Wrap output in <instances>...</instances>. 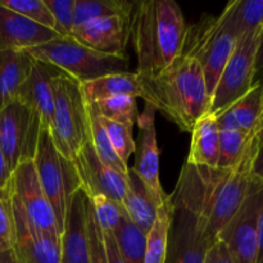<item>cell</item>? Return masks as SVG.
<instances>
[{
  "label": "cell",
  "instance_id": "obj_19",
  "mask_svg": "<svg viewBox=\"0 0 263 263\" xmlns=\"http://www.w3.org/2000/svg\"><path fill=\"white\" fill-rule=\"evenodd\" d=\"M220 130L254 133L263 120V84L257 82L243 98L223 110L217 117Z\"/></svg>",
  "mask_w": 263,
  "mask_h": 263
},
{
  "label": "cell",
  "instance_id": "obj_14",
  "mask_svg": "<svg viewBox=\"0 0 263 263\" xmlns=\"http://www.w3.org/2000/svg\"><path fill=\"white\" fill-rule=\"evenodd\" d=\"M130 33V15H110L74 26L71 37L92 50L123 55Z\"/></svg>",
  "mask_w": 263,
  "mask_h": 263
},
{
  "label": "cell",
  "instance_id": "obj_37",
  "mask_svg": "<svg viewBox=\"0 0 263 263\" xmlns=\"http://www.w3.org/2000/svg\"><path fill=\"white\" fill-rule=\"evenodd\" d=\"M204 263H234V261L223 243L216 240L208 249Z\"/></svg>",
  "mask_w": 263,
  "mask_h": 263
},
{
  "label": "cell",
  "instance_id": "obj_27",
  "mask_svg": "<svg viewBox=\"0 0 263 263\" xmlns=\"http://www.w3.org/2000/svg\"><path fill=\"white\" fill-rule=\"evenodd\" d=\"M133 3L127 0H74L73 23L82 25L110 15H130Z\"/></svg>",
  "mask_w": 263,
  "mask_h": 263
},
{
  "label": "cell",
  "instance_id": "obj_20",
  "mask_svg": "<svg viewBox=\"0 0 263 263\" xmlns=\"http://www.w3.org/2000/svg\"><path fill=\"white\" fill-rule=\"evenodd\" d=\"M189 156L186 163L204 168H217L220 153V128L217 118L205 113L192 130Z\"/></svg>",
  "mask_w": 263,
  "mask_h": 263
},
{
  "label": "cell",
  "instance_id": "obj_24",
  "mask_svg": "<svg viewBox=\"0 0 263 263\" xmlns=\"http://www.w3.org/2000/svg\"><path fill=\"white\" fill-rule=\"evenodd\" d=\"M218 18L238 39L258 32L263 26V0H234Z\"/></svg>",
  "mask_w": 263,
  "mask_h": 263
},
{
  "label": "cell",
  "instance_id": "obj_8",
  "mask_svg": "<svg viewBox=\"0 0 263 263\" xmlns=\"http://www.w3.org/2000/svg\"><path fill=\"white\" fill-rule=\"evenodd\" d=\"M14 222L50 235H62L55 213L46 198L33 161L21 163L12 172L9 182Z\"/></svg>",
  "mask_w": 263,
  "mask_h": 263
},
{
  "label": "cell",
  "instance_id": "obj_32",
  "mask_svg": "<svg viewBox=\"0 0 263 263\" xmlns=\"http://www.w3.org/2000/svg\"><path fill=\"white\" fill-rule=\"evenodd\" d=\"M100 120L118 158L122 161L123 164L128 166V158L131 154L135 153V140L133 136L134 125L115 122V121L102 117Z\"/></svg>",
  "mask_w": 263,
  "mask_h": 263
},
{
  "label": "cell",
  "instance_id": "obj_1",
  "mask_svg": "<svg viewBox=\"0 0 263 263\" xmlns=\"http://www.w3.org/2000/svg\"><path fill=\"white\" fill-rule=\"evenodd\" d=\"M174 0H138L130 13V40L138 59L136 73L153 76L180 57L187 32Z\"/></svg>",
  "mask_w": 263,
  "mask_h": 263
},
{
  "label": "cell",
  "instance_id": "obj_29",
  "mask_svg": "<svg viewBox=\"0 0 263 263\" xmlns=\"http://www.w3.org/2000/svg\"><path fill=\"white\" fill-rule=\"evenodd\" d=\"M258 131V130H257ZM257 131L246 133L239 130H220V153L217 168H234L241 161Z\"/></svg>",
  "mask_w": 263,
  "mask_h": 263
},
{
  "label": "cell",
  "instance_id": "obj_39",
  "mask_svg": "<svg viewBox=\"0 0 263 263\" xmlns=\"http://www.w3.org/2000/svg\"><path fill=\"white\" fill-rule=\"evenodd\" d=\"M253 175L263 181V120L257 131V149L253 162Z\"/></svg>",
  "mask_w": 263,
  "mask_h": 263
},
{
  "label": "cell",
  "instance_id": "obj_16",
  "mask_svg": "<svg viewBox=\"0 0 263 263\" xmlns=\"http://www.w3.org/2000/svg\"><path fill=\"white\" fill-rule=\"evenodd\" d=\"M61 36L0 5V51L27 50Z\"/></svg>",
  "mask_w": 263,
  "mask_h": 263
},
{
  "label": "cell",
  "instance_id": "obj_35",
  "mask_svg": "<svg viewBox=\"0 0 263 263\" xmlns=\"http://www.w3.org/2000/svg\"><path fill=\"white\" fill-rule=\"evenodd\" d=\"M14 246V217L9 189L0 192V249H13Z\"/></svg>",
  "mask_w": 263,
  "mask_h": 263
},
{
  "label": "cell",
  "instance_id": "obj_38",
  "mask_svg": "<svg viewBox=\"0 0 263 263\" xmlns=\"http://www.w3.org/2000/svg\"><path fill=\"white\" fill-rule=\"evenodd\" d=\"M103 239H104V247H105V254H107L108 263H125L121 256L118 247L116 244L115 238H113L112 233L108 231H102Z\"/></svg>",
  "mask_w": 263,
  "mask_h": 263
},
{
  "label": "cell",
  "instance_id": "obj_40",
  "mask_svg": "<svg viewBox=\"0 0 263 263\" xmlns=\"http://www.w3.org/2000/svg\"><path fill=\"white\" fill-rule=\"evenodd\" d=\"M257 82L263 84V26L259 31L256 61H254V84H257Z\"/></svg>",
  "mask_w": 263,
  "mask_h": 263
},
{
  "label": "cell",
  "instance_id": "obj_36",
  "mask_svg": "<svg viewBox=\"0 0 263 263\" xmlns=\"http://www.w3.org/2000/svg\"><path fill=\"white\" fill-rule=\"evenodd\" d=\"M87 231H89V244H90V257L91 263H108L107 254H105L104 239H103L102 230L98 225L94 217L91 203H87Z\"/></svg>",
  "mask_w": 263,
  "mask_h": 263
},
{
  "label": "cell",
  "instance_id": "obj_41",
  "mask_svg": "<svg viewBox=\"0 0 263 263\" xmlns=\"http://www.w3.org/2000/svg\"><path fill=\"white\" fill-rule=\"evenodd\" d=\"M10 177H12V171L8 167L4 154L0 149V192H5L9 189Z\"/></svg>",
  "mask_w": 263,
  "mask_h": 263
},
{
  "label": "cell",
  "instance_id": "obj_22",
  "mask_svg": "<svg viewBox=\"0 0 263 263\" xmlns=\"http://www.w3.org/2000/svg\"><path fill=\"white\" fill-rule=\"evenodd\" d=\"M80 89L82 98L87 104L121 95L134 97L136 99L144 98L140 77L136 72L107 74L91 81L81 82Z\"/></svg>",
  "mask_w": 263,
  "mask_h": 263
},
{
  "label": "cell",
  "instance_id": "obj_13",
  "mask_svg": "<svg viewBox=\"0 0 263 263\" xmlns=\"http://www.w3.org/2000/svg\"><path fill=\"white\" fill-rule=\"evenodd\" d=\"M81 190L87 198L104 195L122 204L127 190V176L105 166L87 141L73 159ZM128 175V174H127Z\"/></svg>",
  "mask_w": 263,
  "mask_h": 263
},
{
  "label": "cell",
  "instance_id": "obj_6",
  "mask_svg": "<svg viewBox=\"0 0 263 263\" xmlns=\"http://www.w3.org/2000/svg\"><path fill=\"white\" fill-rule=\"evenodd\" d=\"M33 164L41 187L53 207L57 222L63 233L67 211L72 198L81 190V184L73 161L57 149L50 131L45 126L41 127Z\"/></svg>",
  "mask_w": 263,
  "mask_h": 263
},
{
  "label": "cell",
  "instance_id": "obj_3",
  "mask_svg": "<svg viewBox=\"0 0 263 263\" xmlns=\"http://www.w3.org/2000/svg\"><path fill=\"white\" fill-rule=\"evenodd\" d=\"M171 197V228L164 263H204L212 241L198 208L194 184L186 166Z\"/></svg>",
  "mask_w": 263,
  "mask_h": 263
},
{
  "label": "cell",
  "instance_id": "obj_4",
  "mask_svg": "<svg viewBox=\"0 0 263 263\" xmlns=\"http://www.w3.org/2000/svg\"><path fill=\"white\" fill-rule=\"evenodd\" d=\"M33 59L55 67L81 82L113 73L130 72L127 54L113 55L92 50L72 37H58L43 45L27 49Z\"/></svg>",
  "mask_w": 263,
  "mask_h": 263
},
{
  "label": "cell",
  "instance_id": "obj_5",
  "mask_svg": "<svg viewBox=\"0 0 263 263\" xmlns=\"http://www.w3.org/2000/svg\"><path fill=\"white\" fill-rule=\"evenodd\" d=\"M54 123L50 134L57 149L73 161L90 140V122L80 82L62 71L53 77Z\"/></svg>",
  "mask_w": 263,
  "mask_h": 263
},
{
  "label": "cell",
  "instance_id": "obj_42",
  "mask_svg": "<svg viewBox=\"0 0 263 263\" xmlns=\"http://www.w3.org/2000/svg\"><path fill=\"white\" fill-rule=\"evenodd\" d=\"M256 263H263V212L259 218L258 236H257V259Z\"/></svg>",
  "mask_w": 263,
  "mask_h": 263
},
{
  "label": "cell",
  "instance_id": "obj_15",
  "mask_svg": "<svg viewBox=\"0 0 263 263\" xmlns=\"http://www.w3.org/2000/svg\"><path fill=\"white\" fill-rule=\"evenodd\" d=\"M89 198L82 190L74 194L69 204L62 233L61 263H91L87 231Z\"/></svg>",
  "mask_w": 263,
  "mask_h": 263
},
{
  "label": "cell",
  "instance_id": "obj_31",
  "mask_svg": "<svg viewBox=\"0 0 263 263\" xmlns=\"http://www.w3.org/2000/svg\"><path fill=\"white\" fill-rule=\"evenodd\" d=\"M91 203L94 217L99 225L100 230L115 233L116 229L121 225L123 218L126 217V212L122 204L104 195L89 198Z\"/></svg>",
  "mask_w": 263,
  "mask_h": 263
},
{
  "label": "cell",
  "instance_id": "obj_28",
  "mask_svg": "<svg viewBox=\"0 0 263 263\" xmlns=\"http://www.w3.org/2000/svg\"><path fill=\"white\" fill-rule=\"evenodd\" d=\"M113 234L125 263H144L146 235L126 216Z\"/></svg>",
  "mask_w": 263,
  "mask_h": 263
},
{
  "label": "cell",
  "instance_id": "obj_17",
  "mask_svg": "<svg viewBox=\"0 0 263 263\" xmlns=\"http://www.w3.org/2000/svg\"><path fill=\"white\" fill-rule=\"evenodd\" d=\"M58 68L35 59L31 74L18 90V102L35 110L41 118L43 126L51 131L54 123L53 77Z\"/></svg>",
  "mask_w": 263,
  "mask_h": 263
},
{
  "label": "cell",
  "instance_id": "obj_34",
  "mask_svg": "<svg viewBox=\"0 0 263 263\" xmlns=\"http://www.w3.org/2000/svg\"><path fill=\"white\" fill-rule=\"evenodd\" d=\"M55 22V32L61 37H71L73 23L74 0H45Z\"/></svg>",
  "mask_w": 263,
  "mask_h": 263
},
{
  "label": "cell",
  "instance_id": "obj_30",
  "mask_svg": "<svg viewBox=\"0 0 263 263\" xmlns=\"http://www.w3.org/2000/svg\"><path fill=\"white\" fill-rule=\"evenodd\" d=\"M90 105L99 117L107 118L115 122L135 125L139 117L138 100L136 98L127 97V95L98 100L95 103H90Z\"/></svg>",
  "mask_w": 263,
  "mask_h": 263
},
{
  "label": "cell",
  "instance_id": "obj_26",
  "mask_svg": "<svg viewBox=\"0 0 263 263\" xmlns=\"http://www.w3.org/2000/svg\"><path fill=\"white\" fill-rule=\"evenodd\" d=\"M86 109L90 122V141H91V145L94 148L95 153H97L98 158L107 167L120 172L123 176H127L130 167L123 164L122 161L118 158L117 153L115 152L112 143H110L109 138H108L107 131H105L104 126H103L100 117L92 109L90 104H86Z\"/></svg>",
  "mask_w": 263,
  "mask_h": 263
},
{
  "label": "cell",
  "instance_id": "obj_18",
  "mask_svg": "<svg viewBox=\"0 0 263 263\" xmlns=\"http://www.w3.org/2000/svg\"><path fill=\"white\" fill-rule=\"evenodd\" d=\"M13 252L20 263H61L62 235H50L14 222Z\"/></svg>",
  "mask_w": 263,
  "mask_h": 263
},
{
  "label": "cell",
  "instance_id": "obj_25",
  "mask_svg": "<svg viewBox=\"0 0 263 263\" xmlns=\"http://www.w3.org/2000/svg\"><path fill=\"white\" fill-rule=\"evenodd\" d=\"M170 228H171V197L157 211L153 228L146 235L145 258L144 263H164L168 247Z\"/></svg>",
  "mask_w": 263,
  "mask_h": 263
},
{
  "label": "cell",
  "instance_id": "obj_7",
  "mask_svg": "<svg viewBox=\"0 0 263 263\" xmlns=\"http://www.w3.org/2000/svg\"><path fill=\"white\" fill-rule=\"evenodd\" d=\"M236 41L235 33L225 27L218 17L205 14L197 23L187 26L181 54L192 57L200 64L211 98Z\"/></svg>",
  "mask_w": 263,
  "mask_h": 263
},
{
  "label": "cell",
  "instance_id": "obj_11",
  "mask_svg": "<svg viewBox=\"0 0 263 263\" xmlns=\"http://www.w3.org/2000/svg\"><path fill=\"white\" fill-rule=\"evenodd\" d=\"M259 31L238 39L235 49L216 85L208 113L217 117L254 86V61Z\"/></svg>",
  "mask_w": 263,
  "mask_h": 263
},
{
  "label": "cell",
  "instance_id": "obj_33",
  "mask_svg": "<svg viewBox=\"0 0 263 263\" xmlns=\"http://www.w3.org/2000/svg\"><path fill=\"white\" fill-rule=\"evenodd\" d=\"M0 5L28 18L37 25L55 31V22L45 0H0Z\"/></svg>",
  "mask_w": 263,
  "mask_h": 263
},
{
  "label": "cell",
  "instance_id": "obj_2",
  "mask_svg": "<svg viewBox=\"0 0 263 263\" xmlns=\"http://www.w3.org/2000/svg\"><path fill=\"white\" fill-rule=\"evenodd\" d=\"M139 77L144 102L163 113L181 131L192 133L199 118L210 110L211 97L204 73L192 57L180 54L159 73Z\"/></svg>",
  "mask_w": 263,
  "mask_h": 263
},
{
  "label": "cell",
  "instance_id": "obj_12",
  "mask_svg": "<svg viewBox=\"0 0 263 263\" xmlns=\"http://www.w3.org/2000/svg\"><path fill=\"white\" fill-rule=\"evenodd\" d=\"M157 109L145 103V107L136 123L139 127L138 139L135 141V164L131 170L140 179L157 205L162 207L168 194L159 181V148L156 131Z\"/></svg>",
  "mask_w": 263,
  "mask_h": 263
},
{
  "label": "cell",
  "instance_id": "obj_9",
  "mask_svg": "<svg viewBox=\"0 0 263 263\" xmlns=\"http://www.w3.org/2000/svg\"><path fill=\"white\" fill-rule=\"evenodd\" d=\"M41 127L40 116L18 100L0 110V149L10 171L33 161Z\"/></svg>",
  "mask_w": 263,
  "mask_h": 263
},
{
  "label": "cell",
  "instance_id": "obj_10",
  "mask_svg": "<svg viewBox=\"0 0 263 263\" xmlns=\"http://www.w3.org/2000/svg\"><path fill=\"white\" fill-rule=\"evenodd\" d=\"M262 212L263 181L254 176L243 204L217 235V240L228 248L234 263H256Z\"/></svg>",
  "mask_w": 263,
  "mask_h": 263
},
{
  "label": "cell",
  "instance_id": "obj_21",
  "mask_svg": "<svg viewBox=\"0 0 263 263\" xmlns=\"http://www.w3.org/2000/svg\"><path fill=\"white\" fill-rule=\"evenodd\" d=\"M33 64L35 59L25 50L0 51V110L15 102Z\"/></svg>",
  "mask_w": 263,
  "mask_h": 263
},
{
  "label": "cell",
  "instance_id": "obj_23",
  "mask_svg": "<svg viewBox=\"0 0 263 263\" xmlns=\"http://www.w3.org/2000/svg\"><path fill=\"white\" fill-rule=\"evenodd\" d=\"M122 207L131 222L148 235L156 222L159 207L131 168H128L127 190L122 200Z\"/></svg>",
  "mask_w": 263,
  "mask_h": 263
},
{
  "label": "cell",
  "instance_id": "obj_43",
  "mask_svg": "<svg viewBox=\"0 0 263 263\" xmlns=\"http://www.w3.org/2000/svg\"><path fill=\"white\" fill-rule=\"evenodd\" d=\"M0 263H20L13 249H0Z\"/></svg>",
  "mask_w": 263,
  "mask_h": 263
}]
</instances>
